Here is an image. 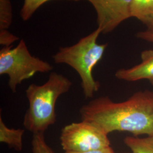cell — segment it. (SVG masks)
<instances>
[{
	"mask_svg": "<svg viewBox=\"0 0 153 153\" xmlns=\"http://www.w3.org/2000/svg\"><path fill=\"white\" fill-rule=\"evenodd\" d=\"M97 13L98 27L102 33L115 30L122 22L131 18L130 7L133 0H86Z\"/></svg>",
	"mask_w": 153,
	"mask_h": 153,
	"instance_id": "6",
	"label": "cell"
},
{
	"mask_svg": "<svg viewBox=\"0 0 153 153\" xmlns=\"http://www.w3.org/2000/svg\"><path fill=\"white\" fill-rule=\"evenodd\" d=\"M147 27H148V28H150V29L153 28V22H152L149 26H148Z\"/></svg>",
	"mask_w": 153,
	"mask_h": 153,
	"instance_id": "17",
	"label": "cell"
},
{
	"mask_svg": "<svg viewBox=\"0 0 153 153\" xmlns=\"http://www.w3.org/2000/svg\"><path fill=\"white\" fill-rule=\"evenodd\" d=\"M32 148L33 153H55L47 143L44 134H33Z\"/></svg>",
	"mask_w": 153,
	"mask_h": 153,
	"instance_id": "13",
	"label": "cell"
},
{
	"mask_svg": "<svg viewBox=\"0 0 153 153\" xmlns=\"http://www.w3.org/2000/svg\"><path fill=\"white\" fill-rule=\"evenodd\" d=\"M72 86L71 81L64 75L51 72L42 85L32 83L26 90L28 108L23 119V126L33 134H44L57 120L56 103Z\"/></svg>",
	"mask_w": 153,
	"mask_h": 153,
	"instance_id": "2",
	"label": "cell"
},
{
	"mask_svg": "<svg viewBox=\"0 0 153 153\" xmlns=\"http://www.w3.org/2000/svg\"><path fill=\"white\" fill-rule=\"evenodd\" d=\"M141 62L129 68H121L116 71V78L127 82L146 79L153 86V50L146 49L141 53Z\"/></svg>",
	"mask_w": 153,
	"mask_h": 153,
	"instance_id": "7",
	"label": "cell"
},
{
	"mask_svg": "<svg viewBox=\"0 0 153 153\" xmlns=\"http://www.w3.org/2000/svg\"><path fill=\"white\" fill-rule=\"evenodd\" d=\"M102 31L97 28L71 46L60 47L52 56L57 64H66L76 71L81 79V86L86 99L92 98L98 91L100 83L93 75L94 67L104 55L107 44H98L97 40Z\"/></svg>",
	"mask_w": 153,
	"mask_h": 153,
	"instance_id": "3",
	"label": "cell"
},
{
	"mask_svg": "<svg viewBox=\"0 0 153 153\" xmlns=\"http://www.w3.org/2000/svg\"><path fill=\"white\" fill-rule=\"evenodd\" d=\"M79 114L81 120L98 126L107 134L117 131L135 137L153 135V91H138L122 102L100 97L83 105Z\"/></svg>",
	"mask_w": 153,
	"mask_h": 153,
	"instance_id": "1",
	"label": "cell"
},
{
	"mask_svg": "<svg viewBox=\"0 0 153 153\" xmlns=\"http://www.w3.org/2000/svg\"><path fill=\"white\" fill-rule=\"evenodd\" d=\"M24 133V129L7 127L0 115V142L1 143H6L9 148L14 149L17 152H21Z\"/></svg>",
	"mask_w": 153,
	"mask_h": 153,
	"instance_id": "8",
	"label": "cell"
},
{
	"mask_svg": "<svg viewBox=\"0 0 153 153\" xmlns=\"http://www.w3.org/2000/svg\"><path fill=\"white\" fill-rule=\"evenodd\" d=\"M52 0H24L22 9L20 11V16L22 20H29L36 11L46 2ZM78 1L80 0H69Z\"/></svg>",
	"mask_w": 153,
	"mask_h": 153,
	"instance_id": "12",
	"label": "cell"
},
{
	"mask_svg": "<svg viewBox=\"0 0 153 153\" xmlns=\"http://www.w3.org/2000/svg\"><path fill=\"white\" fill-rule=\"evenodd\" d=\"M107 133L98 126L82 120L65 126L61 132V145L65 152H84L110 146Z\"/></svg>",
	"mask_w": 153,
	"mask_h": 153,
	"instance_id": "5",
	"label": "cell"
},
{
	"mask_svg": "<svg viewBox=\"0 0 153 153\" xmlns=\"http://www.w3.org/2000/svg\"></svg>",
	"mask_w": 153,
	"mask_h": 153,
	"instance_id": "18",
	"label": "cell"
},
{
	"mask_svg": "<svg viewBox=\"0 0 153 153\" xmlns=\"http://www.w3.org/2000/svg\"><path fill=\"white\" fill-rule=\"evenodd\" d=\"M130 14L147 27L153 22V0H133Z\"/></svg>",
	"mask_w": 153,
	"mask_h": 153,
	"instance_id": "9",
	"label": "cell"
},
{
	"mask_svg": "<svg viewBox=\"0 0 153 153\" xmlns=\"http://www.w3.org/2000/svg\"><path fill=\"white\" fill-rule=\"evenodd\" d=\"M52 70L49 62L30 53L23 39L16 47H3L0 50V75L9 76L8 85L12 93H16L19 85L36 73Z\"/></svg>",
	"mask_w": 153,
	"mask_h": 153,
	"instance_id": "4",
	"label": "cell"
},
{
	"mask_svg": "<svg viewBox=\"0 0 153 153\" xmlns=\"http://www.w3.org/2000/svg\"><path fill=\"white\" fill-rule=\"evenodd\" d=\"M136 37L142 40L153 43V28H148L146 30L137 33Z\"/></svg>",
	"mask_w": 153,
	"mask_h": 153,
	"instance_id": "15",
	"label": "cell"
},
{
	"mask_svg": "<svg viewBox=\"0 0 153 153\" xmlns=\"http://www.w3.org/2000/svg\"><path fill=\"white\" fill-rule=\"evenodd\" d=\"M13 22L11 0H0V31H6Z\"/></svg>",
	"mask_w": 153,
	"mask_h": 153,
	"instance_id": "11",
	"label": "cell"
},
{
	"mask_svg": "<svg viewBox=\"0 0 153 153\" xmlns=\"http://www.w3.org/2000/svg\"><path fill=\"white\" fill-rule=\"evenodd\" d=\"M124 143L132 153H153V134L145 137L127 136Z\"/></svg>",
	"mask_w": 153,
	"mask_h": 153,
	"instance_id": "10",
	"label": "cell"
},
{
	"mask_svg": "<svg viewBox=\"0 0 153 153\" xmlns=\"http://www.w3.org/2000/svg\"><path fill=\"white\" fill-rule=\"evenodd\" d=\"M18 40L19 38L9 30L0 31V44L3 47L12 46L13 44Z\"/></svg>",
	"mask_w": 153,
	"mask_h": 153,
	"instance_id": "14",
	"label": "cell"
},
{
	"mask_svg": "<svg viewBox=\"0 0 153 153\" xmlns=\"http://www.w3.org/2000/svg\"><path fill=\"white\" fill-rule=\"evenodd\" d=\"M64 153H116L111 146L107 147V148L100 149L98 150H91L88 152H65Z\"/></svg>",
	"mask_w": 153,
	"mask_h": 153,
	"instance_id": "16",
	"label": "cell"
}]
</instances>
